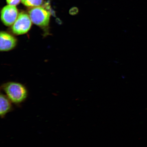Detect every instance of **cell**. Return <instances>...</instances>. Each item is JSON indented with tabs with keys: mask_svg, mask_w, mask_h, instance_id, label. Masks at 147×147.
Listing matches in <instances>:
<instances>
[{
	"mask_svg": "<svg viewBox=\"0 0 147 147\" xmlns=\"http://www.w3.org/2000/svg\"><path fill=\"white\" fill-rule=\"evenodd\" d=\"M1 88L5 95L14 104L22 103L26 100L28 95L26 88L20 83L7 82L3 84Z\"/></svg>",
	"mask_w": 147,
	"mask_h": 147,
	"instance_id": "cell-1",
	"label": "cell"
},
{
	"mask_svg": "<svg viewBox=\"0 0 147 147\" xmlns=\"http://www.w3.org/2000/svg\"><path fill=\"white\" fill-rule=\"evenodd\" d=\"M12 102L5 95L1 94L0 96V115L3 118L12 109Z\"/></svg>",
	"mask_w": 147,
	"mask_h": 147,
	"instance_id": "cell-6",
	"label": "cell"
},
{
	"mask_svg": "<svg viewBox=\"0 0 147 147\" xmlns=\"http://www.w3.org/2000/svg\"><path fill=\"white\" fill-rule=\"evenodd\" d=\"M18 41L15 36L8 32L2 31L0 34V51L7 52L13 50L17 45Z\"/></svg>",
	"mask_w": 147,
	"mask_h": 147,
	"instance_id": "cell-5",
	"label": "cell"
},
{
	"mask_svg": "<svg viewBox=\"0 0 147 147\" xmlns=\"http://www.w3.org/2000/svg\"><path fill=\"white\" fill-rule=\"evenodd\" d=\"M21 1L25 6L34 8L41 5L43 3V0H21Z\"/></svg>",
	"mask_w": 147,
	"mask_h": 147,
	"instance_id": "cell-7",
	"label": "cell"
},
{
	"mask_svg": "<svg viewBox=\"0 0 147 147\" xmlns=\"http://www.w3.org/2000/svg\"><path fill=\"white\" fill-rule=\"evenodd\" d=\"M32 21L29 15L22 12L18 14L17 19L12 25L11 31L16 35H21L26 34L30 30Z\"/></svg>",
	"mask_w": 147,
	"mask_h": 147,
	"instance_id": "cell-3",
	"label": "cell"
},
{
	"mask_svg": "<svg viewBox=\"0 0 147 147\" xmlns=\"http://www.w3.org/2000/svg\"><path fill=\"white\" fill-rule=\"evenodd\" d=\"M21 0H6V1L8 5H18Z\"/></svg>",
	"mask_w": 147,
	"mask_h": 147,
	"instance_id": "cell-8",
	"label": "cell"
},
{
	"mask_svg": "<svg viewBox=\"0 0 147 147\" xmlns=\"http://www.w3.org/2000/svg\"><path fill=\"white\" fill-rule=\"evenodd\" d=\"M79 9L76 7H73L71 8L69 10V13L71 15H76L78 13Z\"/></svg>",
	"mask_w": 147,
	"mask_h": 147,
	"instance_id": "cell-9",
	"label": "cell"
},
{
	"mask_svg": "<svg viewBox=\"0 0 147 147\" xmlns=\"http://www.w3.org/2000/svg\"><path fill=\"white\" fill-rule=\"evenodd\" d=\"M29 14L31 21L34 24L44 28L48 26L51 14L43 7H34L29 11Z\"/></svg>",
	"mask_w": 147,
	"mask_h": 147,
	"instance_id": "cell-2",
	"label": "cell"
},
{
	"mask_svg": "<svg viewBox=\"0 0 147 147\" xmlns=\"http://www.w3.org/2000/svg\"><path fill=\"white\" fill-rule=\"evenodd\" d=\"M18 16V10L16 6L8 5L2 9L1 18L2 22L6 26H12Z\"/></svg>",
	"mask_w": 147,
	"mask_h": 147,
	"instance_id": "cell-4",
	"label": "cell"
}]
</instances>
